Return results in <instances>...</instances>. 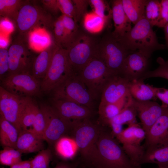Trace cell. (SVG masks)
<instances>
[{"label":"cell","instance_id":"cell-9","mask_svg":"<svg viewBox=\"0 0 168 168\" xmlns=\"http://www.w3.org/2000/svg\"><path fill=\"white\" fill-rule=\"evenodd\" d=\"M30 49L24 35H21L14 40L8 50L9 70L7 76L21 73L32 75L33 65L36 57Z\"/></svg>","mask_w":168,"mask_h":168},{"label":"cell","instance_id":"cell-18","mask_svg":"<svg viewBox=\"0 0 168 168\" xmlns=\"http://www.w3.org/2000/svg\"><path fill=\"white\" fill-rule=\"evenodd\" d=\"M168 138V109L157 119L146 133L145 148L162 144Z\"/></svg>","mask_w":168,"mask_h":168},{"label":"cell","instance_id":"cell-44","mask_svg":"<svg viewBox=\"0 0 168 168\" xmlns=\"http://www.w3.org/2000/svg\"><path fill=\"white\" fill-rule=\"evenodd\" d=\"M9 70L8 51L6 49L0 48V80L7 77Z\"/></svg>","mask_w":168,"mask_h":168},{"label":"cell","instance_id":"cell-7","mask_svg":"<svg viewBox=\"0 0 168 168\" xmlns=\"http://www.w3.org/2000/svg\"><path fill=\"white\" fill-rule=\"evenodd\" d=\"M52 97L71 100L92 110L96 98L77 74H72L54 90Z\"/></svg>","mask_w":168,"mask_h":168},{"label":"cell","instance_id":"cell-27","mask_svg":"<svg viewBox=\"0 0 168 168\" xmlns=\"http://www.w3.org/2000/svg\"><path fill=\"white\" fill-rule=\"evenodd\" d=\"M54 147L56 154L61 158L66 160L73 158L79 150L74 138L68 136L59 139Z\"/></svg>","mask_w":168,"mask_h":168},{"label":"cell","instance_id":"cell-25","mask_svg":"<svg viewBox=\"0 0 168 168\" xmlns=\"http://www.w3.org/2000/svg\"><path fill=\"white\" fill-rule=\"evenodd\" d=\"M156 87L145 84L143 81L134 80L129 82V91L132 97L141 101L151 100L156 98Z\"/></svg>","mask_w":168,"mask_h":168},{"label":"cell","instance_id":"cell-17","mask_svg":"<svg viewBox=\"0 0 168 168\" xmlns=\"http://www.w3.org/2000/svg\"><path fill=\"white\" fill-rule=\"evenodd\" d=\"M129 82L120 74L112 77L104 87L101 94V102L114 103L130 95Z\"/></svg>","mask_w":168,"mask_h":168},{"label":"cell","instance_id":"cell-42","mask_svg":"<svg viewBox=\"0 0 168 168\" xmlns=\"http://www.w3.org/2000/svg\"><path fill=\"white\" fill-rule=\"evenodd\" d=\"M138 125V124L128 126L116 137V139L122 144H135L134 131L136 126Z\"/></svg>","mask_w":168,"mask_h":168},{"label":"cell","instance_id":"cell-32","mask_svg":"<svg viewBox=\"0 0 168 168\" xmlns=\"http://www.w3.org/2000/svg\"><path fill=\"white\" fill-rule=\"evenodd\" d=\"M132 101L110 121L108 125L110 122L123 125L127 124L128 126L138 124L136 119L137 112L132 104Z\"/></svg>","mask_w":168,"mask_h":168},{"label":"cell","instance_id":"cell-23","mask_svg":"<svg viewBox=\"0 0 168 168\" xmlns=\"http://www.w3.org/2000/svg\"><path fill=\"white\" fill-rule=\"evenodd\" d=\"M132 97L130 95L124 97L118 102L114 103L100 102L98 107L99 118L106 125L117 115L126 106L131 102Z\"/></svg>","mask_w":168,"mask_h":168},{"label":"cell","instance_id":"cell-38","mask_svg":"<svg viewBox=\"0 0 168 168\" xmlns=\"http://www.w3.org/2000/svg\"><path fill=\"white\" fill-rule=\"evenodd\" d=\"M52 157V151L49 147L39 151L30 160V168H48Z\"/></svg>","mask_w":168,"mask_h":168},{"label":"cell","instance_id":"cell-39","mask_svg":"<svg viewBox=\"0 0 168 168\" xmlns=\"http://www.w3.org/2000/svg\"><path fill=\"white\" fill-rule=\"evenodd\" d=\"M54 42L58 46L64 48L67 39L60 16L54 22Z\"/></svg>","mask_w":168,"mask_h":168},{"label":"cell","instance_id":"cell-11","mask_svg":"<svg viewBox=\"0 0 168 168\" xmlns=\"http://www.w3.org/2000/svg\"><path fill=\"white\" fill-rule=\"evenodd\" d=\"M41 81L31 74H12L1 80L0 86L15 96L31 97L41 93Z\"/></svg>","mask_w":168,"mask_h":168},{"label":"cell","instance_id":"cell-56","mask_svg":"<svg viewBox=\"0 0 168 168\" xmlns=\"http://www.w3.org/2000/svg\"><path fill=\"white\" fill-rule=\"evenodd\" d=\"M168 168V167H166V168Z\"/></svg>","mask_w":168,"mask_h":168},{"label":"cell","instance_id":"cell-14","mask_svg":"<svg viewBox=\"0 0 168 168\" xmlns=\"http://www.w3.org/2000/svg\"><path fill=\"white\" fill-rule=\"evenodd\" d=\"M51 106L65 119L74 121L90 119L92 110L73 101L52 97Z\"/></svg>","mask_w":168,"mask_h":168},{"label":"cell","instance_id":"cell-46","mask_svg":"<svg viewBox=\"0 0 168 168\" xmlns=\"http://www.w3.org/2000/svg\"><path fill=\"white\" fill-rule=\"evenodd\" d=\"M160 2L161 20L158 27L164 28L168 23V0H162Z\"/></svg>","mask_w":168,"mask_h":168},{"label":"cell","instance_id":"cell-29","mask_svg":"<svg viewBox=\"0 0 168 168\" xmlns=\"http://www.w3.org/2000/svg\"><path fill=\"white\" fill-rule=\"evenodd\" d=\"M82 20L84 29L88 33L92 34L100 32L109 22L93 11L87 12Z\"/></svg>","mask_w":168,"mask_h":168},{"label":"cell","instance_id":"cell-3","mask_svg":"<svg viewBox=\"0 0 168 168\" xmlns=\"http://www.w3.org/2000/svg\"><path fill=\"white\" fill-rule=\"evenodd\" d=\"M102 129L90 119L75 121L71 133L83 158L93 166L98 158L97 142Z\"/></svg>","mask_w":168,"mask_h":168},{"label":"cell","instance_id":"cell-43","mask_svg":"<svg viewBox=\"0 0 168 168\" xmlns=\"http://www.w3.org/2000/svg\"><path fill=\"white\" fill-rule=\"evenodd\" d=\"M74 4L75 16L74 20L77 23L82 20L85 15L87 12V10L89 3V0H72Z\"/></svg>","mask_w":168,"mask_h":168},{"label":"cell","instance_id":"cell-10","mask_svg":"<svg viewBox=\"0 0 168 168\" xmlns=\"http://www.w3.org/2000/svg\"><path fill=\"white\" fill-rule=\"evenodd\" d=\"M19 31L26 34L35 28L54 26L50 14L42 8L26 2L20 8L15 21Z\"/></svg>","mask_w":168,"mask_h":168},{"label":"cell","instance_id":"cell-55","mask_svg":"<svg viewBox=\"0 0 168 168\" xmlns=\"http://www.w3.org/2000/svg\"><path fill=\"white\" fill-rule=\"evenodd\" d=\"M168 144V138L166 139V140L161 144Z\"/></svg>","mask_w":168,"mask_h":168},{"label":"cell","instance_id":"cell-47","mask_svg":"<svg viewBox=\"0 0 168 168\" xmlns=\"http://www.w3.org/2000/svg\"><path fill=\"white\" fill-rule=\"evenodd\" d=\"M156 97L161 102V106L168 109V89L156 87Z\"/></svg>","mask_w":168,"mask_h":168},{"label":"cell","instance_id":"cell-33","mask_svg":"<svg viewBox=\"0 0 168 168\" xmlns=\"http://www.w3.org/2000/svg\"><path fill=\"white\" fill-rule=\"evenodd\" d=\"M161 7L158 0H147L144 16L152 26H158L161 20Z\"/></svg>","mask_w":168,"mask_h":168},{"label":"cell","instance_id":"cell-2","mask_svg":"<svg viewBox=\"0 0 168 168\" xmlns=\"http://www.w3.org/2000/svg\"><path fill=\"white\" fill-rule=\"evenodd\" d=\"M111 134L102 129L97 142L98 160L96 168H138L131 161L122 146Z\"/></svg>","mask_w":168,"mask_h":168},{"label":"cell","instance_id":"cell-12","mask_svg":"<svg viewBox=\"0 0 168 168\" xmlns=\"http://www.w3.org/2000/svg\"><path fill=\"white\" fill-rule=\"evenodd\" d=\"M31 97L13 95L0 86V114L20 132V121L22 112Z\"/></svg>","mask_w":168,"mask_h":168},{"label":"cell","instance_id":"cell-30","mask_svg":"<svg viewBox=\"0 0 168 168\" xmlns=\"http://www.w3.org/2000/svg\"><path fill=\"white\" fill-rule=\"evenodd\" d=\"M38 107L31 97L30 98L21 115L20 121L21 131L32 129Z\"/></svg>","mask_w":168,"mask_h":168},{"label":"cell","instance_id":"cell-19","mask_svg":"<svg viewBox=\"0 0 168 168\" xmlns=\"http://www.w3.org/2000/svg\"><path fill=\"white\" fill-rule=\"evenodd\" d=\"M111 9L114 26L112 34L115 38L119 39L130 30L132 22L124 11L122 0H113Z\"/></svg>","mask_w":168,"mask_h":168},{"label":"cell","instance_id":"cell-37","mask_svg":"<svg viewBox=\"0 0 168 168\" xmlns=\"http://www.w3.org/2000/svg\"><path fill=\"white\" fill-rule=\"evenodd\" d=\"M159 64L158 67L154 70L148 71L139 79L144 81L145 79L152 77H161L168 80V60H165L159 57L156 59Z\"/></svg>","mask_w":168,"mask_h":168},{"label":"cell","instance_id":"cell-1","mask_svg":"<svg viewBox=\"0 0 168 168\" xmlns=\"http://www.w3.org/2000/svg\"><path fill=\"white\" fill-rule=\"evenodd\" d=\"M152 27L144 15L129 31L118 39L130 52L139 51L149 58L154 51L166 48L159 43Z\"/></svg>","mask_w":168,"mask_h":168},{"label":"cell","instance_id":"cell-24","mask_svg":"<svg viewBox=\"0 0 168 168\" xmlns=\"http://www.w3.org/2000/svg\"><path fill=\"white\" fill-rule=\"evenodd\" d=\"M54 41H52L50 34L45 28H36L29 33V45L31 49L36 51L41 52Z\"/></svg>","mask_w":168,"mask_h":168},{"label":"cell","instance_id":"cell-53","mask_svg":"<svg viewBox=\"0 0 168 168\" xmlns=\"http://www.w3.org/2000/svg\"><path fill=\"white\" fill-rule=\"evenodd\" d=\"M54 168H74V167L69 163L62 162L58 164Z\"/></svg>","mask_w":168,"mask_h":168},{"label":"cell","instance_id":"cell-51","mask_svg":"<svg viewBox=\"0 0 168 168\" xmlns=\"http://www.w3.org/2000/svg\"><path fill=\"white\" fill-rule=\"evenodd\" d=\"M10 167V168H30V161H22Z\"/></svg>","mask_w":168,"mask_h":168},{"label":"cell","instance_id":"cell-41","mask_svg":"<svg viewBox=\"0 0 168 168\" xmlns=\"http://www.w3.org/2000/svg\"><path fill=\"white\" fill-rule=\"evenodd\" d=\"M60 17L63 22L67 39L65 47L76 34L79 29L77 23L73 18L63 14Z\"/></svg>","mask_w":168,"mask_h":168},{"label":"cell","instance_id":"cell-45","mask_svg":"<svg viewBox=\"0 0 168 168\" xmlns=\"http://www.w3.org/2000/svg\"><path fill=\"white\" fill-rule=\"evenodd\" d=\"M59 11L63 15L75 18V12L74 4L72 0H57Z\"/></svg>","mask_w":168,"mask_h":168},{"label":"cell","instance_id":"cell-48","mask_svg":"<svg viewBox=\"0 0 168 168\" xmlns=\"http://www.w3.org/2000/svg\"><path fill=\"white\" fill-rule=\"evenodd\" d=\"M0 30L1 33L5 35L9 34L13 31L14 25L11 20L3 17L0 20Z\"/></svg>","mask_w":168,"mask_h":168},{"label":"cell","instance_id":"cell-8","mask_svg":"<svg viewBox=\"0 0 168 168\" xmlns=\"http://www.w3.org/2000/svg\"><path fill=\"white\" fill-rule=\"evenodd\" d=\"M72 74L66 49L58 46L46 75L41 81V92H52Z\"/></svg>","mask_w":168,"mask_h":168},{"label":"cell","instance_id":"cell-28","mask_svg":"<svg viewBox=\"0 0 168 168\" xmlns=\"http://www.w3.org/2000/svg\"><path fill=\"white\" fill-rule=\"evenodd\" d=\"M123 7L127 16L135 25L144 15L147 0H122Z\"/></svg>","mask_w":168,"mask_h":168},{"label":"cell","instance_id":"cell-21","mask_svg":"<svg viewBox=\"0 0 168 168\" xmlns=\"http://www.w3.org/2000/svg\"><path fill=\"white\" fill-rule=\"evenodd\" d=\"M58 47L54 41L36 57L33 65L32 75L37 79L42 81L45 77Z\"/></svg>","mask_w":168,"mask_h":168},{"label":"cell","instance_id":"cell-4","mask_svg":"<svg viewBox=\"0 0 168 168\" xmlns=\"http://www.w3.org/2000/svg\"><path fill=\"white\" fill-rule=\"evenodd\" d=\"M97 41L90 34L79 30L66 46L69 65L73 73L78 74L94 57Z\"/></svg>","mask_w":168,"mask_h":168},{"label":"cell","instance_id":"cell-31","mask_svg":"<svg viewBox=\"0 0 168 168\" xmlns=\"http://www.w3.org/2000/svg\"><path fill=\"white\" fill-rule=\"evenodd\" d=\"M25 2L20 0H0V15L15 21L20 8Z\"/></svg>","mask_w":168,"mask_h":168},{"label":"cell","instance_id":"cell-36","mask_svg":"<svg viewBox=\"0 0 168 168\" xmlns=\"http://www.w3.org/2000/svg\"><path fill=\"white\" fill-rule=\"evenodd\" d=\"M22 153L13 148L4 147L0 152V163L3 165L11 166L22 161Z\"/></svg>","mask_w":168,"mask_h":168},{"label":"cell","instance_id":"cell-22","mask_svg":"<svg viewBox=\"0 0 168 168\" xmlns=\"http://www.w3.org/2000/svg\"><path fill=\"white\" fill-rule=\"evenodd\" d=\"M145 149L141 165L154 163L157 165L159 168L168 167V144L159 145Z\"/></svg>","mask_w":168,"mask_h":168},{"label":"cell","instance_id":"cell-40","mask_svg":"<svg viewBox=\"0 0 168 168\" xmlns=\"http://www.w3.org/2000/svg\"><path fill=\"white\" fill-rule=\"evenodd\" d=\"M89 2L92 6L94 12L109 21L110 19L112 17L111 9L105 1L102 0H90Z\"/></svg>","mask_w":168,"mask_h":168},{"label":"cell","instance_id":"cell-5","mask_svg":"<svg viewBox=\"0 0 168 168\" xmlns=\"http://www.w3.org/2000/svg\"><path fill=\"white\" fill-rule=\"evenodd\" d=\"M131 53L111 32L106 34L97 42L94 56L101 60L109 68L119 74L125 59Z\"/></svg>","mask_w":168,"mask_h":168},{"label":"cell","instance_id":"cell-34","mask_svg":"<svg viewBox=\"0 0 168 168\" xmlns=\"http://www.w3.org/2000/svg\"><path fill=\"white\" fill-rule=\"evenodd\" d=\"M122 145L125 152L132 162L137 167L141 168L140 163L146 150L144 146L133 143Z\"/></svg>","mask_w":168,"mask_h":168},{"label":"cell","instance_id":"cell-26","mask_svg":"<svg viewBox=\"0 0 168 168\" xmlns=\"http://www.w3.org/2000/svg\"><path fill=\"white\" fill-rule=\"evenodd\" d=\"M19 135L17 128L0 114V141L3 147L16 149Z\"/></svg>","mask_w":168,"mask_h":168},{"label":"cell","instance_id":"cell-54","mask_svg":"<svg viewBox=\"0 0 168 168\" xmlns=\"http://www.w3.org/2000/svg\"><path fill=\"white\" fill-rule=\"evenodd\" d=\"M166 48L168 49V23L164 27Z\"/></svg>","mask_w":168,"mask_h":168},{"label":"cell","instance_id":"cell-20","mask_svg":"<svg viewBox=\"0 0 168 168\" xmlns=\"http://www.w3.org/2000/svg\"><path fill=\"white\" fill-rule=\"evenodd\" d=\"M44 141L31 129L22 130L19 133L16 149L22 153L39 152L44 149Z\"/></svg>","mask_w":168,"mask_h":168},{"label":"cell","instance_id":"cell-50","mask_svg":"<svg viewBox=\"0 0 168 168\" xmlns=\"http://www.w3.org/2000/svg\"><path fill=\"white\" fill-rule=\"evenodd\" d=\"M108 125L111 128L110 133L111 135L114 138L119 135L123 131V125L115 124L113 123H110Z\"/></svg>","mask_w":168,"mask_h":168},{"label":"cell","instance_id":"cell-16","mask_svg":"<svg viewBox=\"0 0 168 168\" xmlns=\"http://www.w3.org/2000/svg\"><path fill=\"white\" fill-rule=\"evenodd\" d=\"M132 104L140 120L142 127L146 133L167 109L162 107L155 101H141L133 98Z\"/></svg>","mask_w":168,"mask_h":168},{"label":"cell","instance_id":"cell-13","mask_svg":"<svg viewBox=\"0 0 168 168\" xmlns=\"http://www.w3.org/2000/svg\"><path fill=\"white\" fill-rule=\"evenodd\" d=\"M44 106L47 114L48 122L44 138L50 148L61 138L71 134L74 121L63 118L51 105Z\"/></svg>","mask_w":168,"mask_h":168},{"label":"cell","instance_id":"cell-15","mask_svg":"<svg viewBox=\"0 0 168 168\" xmlns=\"http://www.w3.org/2000/svg\"><path fill=\"white\" fill-rule=\"evenodd\" d=\"M149 58L139 51L130 53L125 59L119 74L129 82L140 79L148 71Z\"/></svg>","mask_w":168,"mask_h":168},{"label":"cell","instance_id":"cell-35","mask_svg":"<svg viewBox=\"0 0 168 168\" xmlns=\"http://www.w3.org/2000/svg\"><path fill=\"white\" fill-rule=\"evenodd\" d=\"M48 122V115L44 105L39 106L31 129L32 131L44 139V134Z\"/></svg>","mask_w":168,"mask_h":168},{"label":"cell","instance_id":"cell-49","mask_svg":"<svg viewBox=\"0 0 168 168\" xmlns=\"http://www.w3.org/2000/svg\"><path fill=\"white\" fill-rule=\"evenodd\" d=\"M41 1L44 7L51 12L56 14L60 11L57 0H45Z\"/></svg>","mask_w":168,"mask_h":168},{"label":"cell","instance_id":"cell-52","mask_svg":"<svg viewBox=\"0 0 168 168\" xmlns=\"http://www.w3.org/2000/svg\"><path fill=\"white\" fill-rule=\"evenodd\" d=\"M9 41L6 35L1 33L0 37V46L1 48L6 49L8 46Z\"/></svg>","mask_w":168,"mask_h":168},{"label":"cell","instance_id":"cell-6","mask_svg":"<svg viewBox=\"0 0 168 168\" xmlns=\"http://www.w3.org/2000/svg\"><path fill=\"white\" fill-rule=\"evenodd\" d=\"M118 74L109 68L101 60L94 57L77 74L96 99L101 95L110 79Z\"/></svg>","mask_w":168,"mask_h":168}]
</instances>
